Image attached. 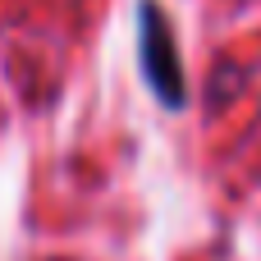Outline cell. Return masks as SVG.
Returning a JSON list of instances; mask_svg holds the SVG:
<instances>
[{
  "mask_svg": "<svg viewBox=\"0 0 261 261\" xmlns=\"http://www.w3.org/2000/svg\"><path fill=\"white\" fill-rule=\"evenodd\" d=\"M138 23H142V69H147V83H151V92L165 106L179 110L188 101V83H184V64H179V46H174L170 18H165V9L156 0H142Z\"/></svg>",
  "mask_w": 261,
  "mask_h": 261,
  "instance_id": "obj_1",
  "label": "cell"
}]
</instances>
